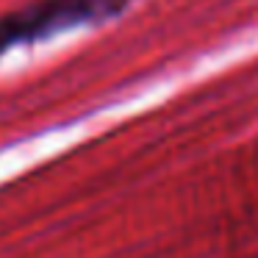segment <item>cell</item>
<instances>
[{
    "label": "cell",
    "mask_w": 258,
    "mask_h": 258,
    "mask_svg": "<svg viewBox=\"0 0 258 258\" xmlns=\"http://www.w3.org/2000/svg\"><path fill=\"white\" fill-rule=\"evenodd\" d=\"M128 0H39L31 6L0 17V53L14 45H28L53 34L78 28L86 23H100L122 12Z\"/></svg>",
    "instance_id": "6da1fadb"
}]
</instances>
